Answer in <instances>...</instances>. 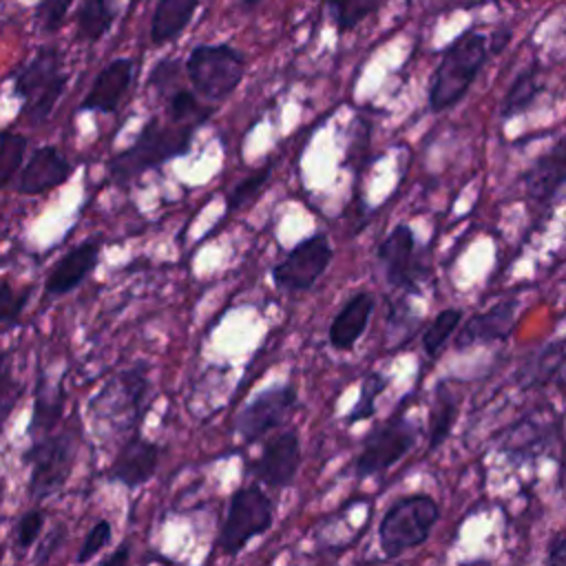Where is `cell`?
<instances>
[{"instance_id":"obj_4","label":"cell","mask_w":566,"mask_h":566,"mask_svg":"<svg viewBox=\"0 0 566 566\" xmlns=\"http://www.w3.org/2000/svg\"><path fill=\"white\" fill-rule=\"evenodd\" d=\"M69 84L57 46H40L13 77V95L24 102L22 115L29 124H44Z\"/></svg>"},{"instance_id":"obj_37","label":"cell","mask_w":566,"mask_h":566,"mask_svg":"<svg viewBox=\"0 0 566 566\" xmlns=\"http://www.w3.org/2000/svg\"><path fill=\"white\" fill-rule=\"evenodd\" d=\"M44 511L40 509H33V511H27L20 520H18V526H15V544L18 548H31L33 542L38 539L42 526H44Z\"/></svg>"},{"instance_id":"obj_19","label":"cell","mask_w":566,"mask_h":566,"mask_svg":"<svg viewBox=\"0 0 566 566\" xmlns=\"http://www.w3.org/2000/svg\"><path fill=\"white\" fill-rule=\"evenodd\" d=\"M99 250H102L99 239H86L75 248H71L69 252H64L51 268L44 283V292L49 296H64L73 292L95 270L99 261Z\"/></svg>"},{"instance_id":"obj_8","label":"cell","mask_w":566,"mask_h":566,"mask_svg":"<svg viewBox=\"0 0 566 566\" xmlns=\"http://www.w3.org/2000/svg\"><path fill=\"white\" fill-rule=\"evenodd\" d=\"M416 427L409 418L405 416H391L378 427H374L363 447L360 453L356 455L354 473L356 478H371L380 475L387 469H391L398 460H402L411 447L416 444Z\"/></svg>"},{"instance_id":"obj_30","label":"cell","mask_w":566,"mask_h":566,"mask_svg":"<svg viewBox=\"0 0 566 566\" xmlns=\"http://www.w3.org/2000/svg\"><path fill=\"white\" fill-rule=\"evenodd\" d=\"M385 0H327V9L340 33L356 29L365 18L376 13Z\"/></svg>"},{"instance_id":"obj_21","label":"cell","mask_w":566,"mask_h":566,"mask_svg":"<svg viewBox=\"0 0 566 566\" xmlns=\"http://www.w3.org/2000/svg\"><path fill=\"white\" fill-rule=\"evenodd\" d=\"M201 0H159L150 20V42L164 46L179 38L190 24Z\"/></svg>"},{"instance_id":"obj_28","label":"cell","mask_w":566,"mask_h":566,"mask_svg":"<svg viewBox=\"0 0 566 566\" xmlns=\"http://www.w3.org/2000/svg\"><path fill=\"white\" fill-rule=\"evenodd\" d=\"M462 321V310L460 307H447L436 314V318L427 325L422 334V349L429 358H436L444 343L453 336V332L460 327Z\"/></svg>"},{"instance_id":"obj_11","label":"cell","mask_w":566,"mask_h":566,"mask_svg":"<svg viewBox=\"0 0 566 566\" xmlns=\"http://www.w3.org/2000/svg\"><path fill=\"white\" fill-rule=\"evenodd\" d=\"M148 389V376H146V365L139 363L130 369H124L117 374L102 391L95 396L91 402L93 411L113 427H135L139 413H142V402Z\"/></svg>"},{"instance_id":"obj_42","label":"cell","mask_w":566,"mask_h":566,"mask_svg":"<svg viewBox=\"0 0 566 566\" xmlns=\"http://www.w3.org/2000/svg\"><path fill=\"white\" fill-rule=\"evenodd\" d=\"M511 38V31L509 29H502V31H495L493 38L489 40V53H500L504 49V44L509 42Z\"/></svg>"},{"instance_id":"obj_16","label":"cell","mask_w":566,"mask_h":566,"mask_svg":"<svg viewBox=\"0 0 566 566\" xmlns=\"http://www.w3.org/2000/svg\"><path fill=\"white\" fill-rule=\"evenodd\" d=\"M517 316V301L504 298L484 312L473 314L464 321L455 336V349H469L475 345L506 340L513 332Z\"/></svg>"},{"instance_id":"obj_14","label":"cell","mask_w":566,"mask_h":566,"mask_svg":"<svg viewBox=\"0 0 566 566\" xmlns=\"http://www.w3.org/2000/svg\"><path fill=\"white\" fill-rule=\"evenodd\" d=\"M159 455H161L159 444L153 440H146L135 431L119 447L111 469L106 471V478L111 482L124 484L126 489H137L155 475L159 467Z\"/></svg>"},{"instance_id":"obj_36","label":"cell","mask_w":566,"mask_h":566,"mask_svg":"<svg viewBox=\"0 0 566 566\" xmlns=\"http://www.w3.org/2000/svg\"><path fill=\"white\" fill-rule=\"evenodd\" d=\"M111 535H113V528H111V522H108V520L95 522V526L88 531V535L84 537V542H82V546H80L77 564H86V562H88L91 557H95L104 546H108Z\"/></svg>"},{"instance_id":"obj_31","label":"cell","mask_w":566,"mask_h":566,"mask_svg":"<svg viewBox=\"0 0 566 566\" xmlns=\"http://www.w3.org/2000/svg\"><path fill=\"white\" fill-rule=\"evenodd\" d=\"M270 175H272V161H265L254 172H250L245 179H241L237 186H232V190L226 197L228 212H234V210H241V208L250 206L268 188Z\"/></svg>"},{"instance_id":"obj_25","label":"cell","mask_w":566,"mask_h":566,"mask_svg":"<svg viewBox=\"0 0 566 566\" xmlns=\"http://www.w3.org/2000/svg\"><path fill=\"white\" fill-rule=\"evenodd\" d=\"M544 91V84L539 82L537 75V66H528L522 73L515 75V80L511 82L502 104H500V117L513 119L517 115H522L524 111H528V106L535 102V97Z\"/></svg>"},{"instance_id":"obj_38","label":"cell","mask_w":566,"mask_h":566,"mask_svg":"<svg viewBox=\"0 0 566 566\" xmlns=\"http://www.w3.org/2000/svg\"><path fill=\"white\" fill-rule=\"evenodd\" d=\"M389 318V327H391V336L396 334V332H400V336H398V340L402 343L405 338L409 340L411 338V334L416 332V327H418V316H411V312H409V305L407 307H398V305H394V310H391V314L387 316Z\"/></svg>"},{"instance_id":"obj_29","label":"cell","mask_w":566,"mask_h":566,"mask_svg":"<svg viewBox=\"0 0 566 566\" xmlns=\"http://www.w3.org/2000/svg\"><path fill=\"white\" fill-rule=\"evenodd\" d=\"M389 385V378L380 371H369L365 376V380L360 382L358 389V398L352 407V411L345 416V424H354V422H363L369 420L376 413V400L378 396L385 391V387Z\"/></svg>"},{"instance_id":"obj_33","label":"cell","mask_w":566,"mask_h":566,"mask_svg":"<svg viewBox=\"0 0 566 566\" xmlns=\"http://www.w3.org/2000/svg\"><path fill=\"white\" fill-rule=\"evenodd\" d=\"M179 75H181V64L175 57H164L159 60L148 75V84L157 91V95L161 99H166L168 95H172L175 91L181 88L179 84Z\"/></svg>"},{"instance_id":"obj_7","label":"cell","mask_w":566,"mask_h":566,"mask_svg":"<svg viewBox=\"0 0 566 566\" xmlns=\"http://www.w3.org/2000/svg\"><path fill=\"white\" fill-rule=\"evenodd\" d=\"M274 522V504L259 484L239 486L230 495L228 513L219 533V548L226 555H237L241 548L268 533Z\"/></svg>"},{"instance_id":"obj_20","label":"cell","mask_w":566,"mask_h":566,"mask_svg":"<svg viewBox=\"0 0 566 566\" xmlns=\"http://www.w3.org/2000/svg\"><path fill=\"white\" fill-rule=\"evenodd\" d=\"M371 312H374V296L369 292L354 294L336 312V316L329 323V332H327L329 345L338 352H349L365 334Z\"/></svg>"},{"instance_id":"obj_41","label":"cell","mask_w":566,"mask_h":566,"mask_svg":"<svg viewBox=\"0 0 566 566\" xmlns=\"http://www.w3.org/2000/svg\"><path fill=\"white\" fill-rule=\"evenodd\" d=\"M128 559H130V544L124 542L111 555H106L99 562V566H128Z\"/></svg>"},{"instance_id":"obj_24","label":"cell","mask_w":566,"mask_h":566,"mask_svg":"<svg viewBox=\"0 0 566 566\" xmlns=\"http://www.w3.org/2000/svg\"><path fill=\"white\" fill-rule=\"evenodd\" d=\"M458 411H460V396L447 382L438 385L436 400L429 416V451H436L447 442L455 424Z\"/></svg>"},{"instance_id":"obj_35","label":"cell","mask_w":566,"mask_h":566,"mask_svg":"<svg viewBox=\"0 0 566 566\" xmlns=\"http://www.w3.org/2000/svg\"><path fill=\"white\" fill-rule=\"evenodd\" d=\"M73 0H40L35 9V20L42 33H57L66 20Z\"/></svg>"},{"instance_id":"obj_26","label":"cell","mask_w":566,"mask_h":566,"mask_svg":"<svg viewBox=\"0 0 566 566\" xmlns=\"http://www.w3.org/2000/svg\"><path fill=\"white\" fill-rule=\"evenodd\" d=\"M113 20H115V9L111 7V0H82L75 13L77 38L93 44L108 33V29L113 27Z\"/></svg>"},{"instance_id":"obj_18","label":"cell","mask_w":566,"mask_h":566,"mask_svg":"<svg viewBox=\"0 0 566 566\" xmlns=\"http://www.w3.org/2000/svg\"><path fill=\"white\" fill-rule=\"evenodd\" d=\"M135 73V62L130 57L111 60L93 80L88 93L84 95L80 111H93L111 115L119 108L124 95L130 88Z\"/></svg>"},{"instance_id":"obj_9","label":"cell","mask_w":566,"mask_h":566,"mask_svg":"<svg viewBox=\"0 0 566 566\" xmlns=\"http://www.w3.org/2000/svg\"><path fill=\"white\" fill-rule=\"evenodd\" d=\"M334 259V248L323 232L296 243L283 261L272 268V283L290 294L307 292L325 274Z\"/></svg>"},{"instance_id":"obj_39","label":"cell","mask_w":566,"mask_h":566,"mask_svg":"<svg viewBox=\"0 0 566 566\" xmlns=\"http://www.w3.org/2000/svg\"><path fill=\"white\" fill-rule=\"evenodd\" d=\"M18 394H20V389L13 382L11 374L7 369H0V420H4L11 413V409L18 400Z\"/></svg>"},{"instance_id":"obj_27","label":"cell","mask_w":566,"mask_h":566,"mask_svg":"<svg viewBox=\"0 0 566 566\" xmlns=\"http://www.w3.org/2000/svg\"><path fill=\"white\" fill-rule=\"evenodd\" d=\"M166 111H168V117L172 124H179V126H199L203 122L210 119L214 106H208L203 104L192 91L188 88H179L175 91L172 95H168L166 99Z\"/></svg>"},{"instance_id":"obj_13","label":"cell","mask_w":566,"mask_h":566,"mask_svg":"<svg viewBox=\"0 0 566 566\" xmlns=\"http://www.w3.org/2000/svg\"><path fill=\"white\" fill-rule=\"evenodd\" d=\"M301 467V442L296 431H283L272 436L259 458L250 462L248 471L256 482H263L265 486L272 489H283L292 484Z\"/></svg>"},{"instance_id":"obj_40","label":"cell","mask_w":566,"mask_h":566,"mask_svg":"<svg viewBox=\"0 0 566 566\" xmlns=\"http://www.w3.org/2000/svg\"><path fill=\"white\" fill-rule=\"evenodd\" d=\"M546 566H566V535H564V531H557L553 535V539L548 542Z\"/></svg>"},{"instance_id":"obj_34","label":"cell","mask_w":566,"mask_h":566,"mask_svg":"<svg viewBox=\"0 0 566 566\" xmlns=\"http://www.w3.org/2000/svg\"><path fill=\"white\" fill-rule=\"evenodd\" d=\"M29 298H31V287L15 290L9 281H0V325L18 323Z\"/></svg>"},{"instance_id":"obj_10","label":"cell","mask_w":566,"mask_h":566,"mask_svg":"<svg viewBox=\"0 0 566 566\" xmlns=\"http://www.w3.org/2000/svg\"><path fill=\"white\" fill-rule=\"evenodd\" d=\"M376 261L389 287L402 294H418L422 281V261L418 256L416 234L407 223H396L376 248Z\"/></svg>"},{"instance_id":"obj_6","label":"cell","mask_w":566,"mask_h":566,"mask_svg":"<svg viewBox=\"0 0 566 566\" xmlns=\"http://www.w3.org/2000/svg\"><path fill=\"white\" fill-rule=\"evenodd\" d=\"M77 453V429L64 427L46 436L33 438L31 449L24 453L31 475L29 493L33 500H44L57 493L71 475Z\"/></svg>"},{"instance_id":"obj_22","label":"cell","mask_w":566,"mask_h":566,"mask_svg":"<svg viewBox=\"0 0 566 566\" xmlns=\"http://www.w3.org/2000/svg\"><path fill=\"white\" fill-rule=\"evenodd\" d=\"M64 411V389L62 385H51L44 376H40L38 380V389H35V402H33V418H31V427L29 433L31 438H40L51 433Z\"/></svg>"},{"instance_id":"obj_23","label":"cell","mask_w":566,"mask_h":566,"mask_svg":"<svg viewBox=\"0 0 566 566\" xmlns=\"http://www.w3.org/2000/svg\"><path fill=\"white\" fill-rule=\"evenodd\" d=\"M562 367H564V343L557 338L539 349L528 363L522 367L520 382L524 387H544L557 380L562 385Z\"/></svg>"},{"instance_id":"obj_43","label":"cell","mask_w":566,"mask_h":566,"mask_svg":"<svg viewBox=\"0 0 566 566\" xmlns=\"http://www.w3.org/2000/svg\"><path fill=\"white\" fill-rule=\"evenodd\" d=\"M0 566H2V548H0Z\"/></svg>"},{"instance_id":"obj_32","label":"cell","mask_w":566,"mask_h":566,"mask_svg":"<svg viewBox=\"0 0 566 566\" xmlns=\"http://www.w3.org/2000/svg\"><path fill=\"white\" fill-rule=\"evenodd\" d=\"M27 153V137L11 130H0V190L9 186V181L22 168V159Z\"/></svg>"},{"instance_id":"obj_5","label":"cell","mask_w":566,"mask_h":566,"mask_svg":"<svg viewBox=\"0 0 566 566\" xmlns=\"http://www.w3.org/2000/svg\"><path fill=\"white\" fill-rule=\"evenodd\" d=\"M440 520V504L427 493H413L394 502L380 520L378 542L387 557H398L424 544Z\"/></svg>"},{"instance_id":"obj_1","label":"cell","mask_w":566,"mask_h":566,"mask_svg":"<svg viewBox=\"0 0 566 566\" xmlns=\"http://www.w3.org/2000/svg\"><path fill=\"white\" fill-rule=\"evenodd\" d=\"M195 130L197 126H179V124H159L157 117L148 119L139 135L135 137V142L130 146H126L124 150L115 153L108 161H106V172L108 179L119 186L126 188L128 184H133L139 175L159 168L161 164L181 157L190 150L192 139H195Z\"/></svg>"},{"instance_id":"obj_12","label":"cell","mask_w":566,"mask_h":566,"mask_svg":"<svg viewBox=\"0 0 566 566\" xmlns=\"http://www.w3.org/2000/svg\"><path fill=\"white\" fill-rule=\"evenodd\" d=\"M296 402L298 394L292 385H272L243 405L234 418V431L245 444H252L268 431L283 424Z\"/></svg>"},{"instance_id":"obj_2","label":"cell","mask_w":566,"mask_h":566,"mask_svg":"<svg viewBox=\"0 0 566 566\" xmlns=\"http://www.w3.org/2000/svg\"><path fill=\"white\" fill-rule=\"evenodd\" d=\"M489 55V38L484 33L478 29H467L460 33L442 51V57L431 75L427 93L429 111L442 113L455 106L475 82Z\"/></svg>"},{"instance_id":"obj_3","label":"cell","mask_w":566,"mask_h":566,"mask_svg":"<svg viewBox=\"0 0 566 566\" xmlns=\"http://www.w3.org/2000/svg\"><path fill=\"white\" fill-rule=\"evenodd\" d=\"M245 69V55L230 42L197 44L184 62L192 93L208 106L226 102L239 88Z\"/></svg>"},{"instance_id":"obj_15","label":"cell","mask_w":566,"mask_h":566,"mask_svg":"<svg viewBox=\"0 0 566 566\" xmlns=\"http://www.w3.org/2000/svg\"><path fill=\"white\" fill-rule=\"evenodd\" d=\"M564 179H566V142L564 137H559L555 146L548 153L539 155L522 177L531 206L535 208L551 206L557 192L562 190Z\"/></svg>"},{"instance_id":"obj_17","label":"cell","mask_w":566,"mask_h":566,"mask_svg":"<svg viewBox=\"0 0 566 566\" xmlns=\"http://www.w3.org/2000/svg\"><path fill=\"white\" fill-rule=\"evenodd\" d=\"M73 172L71 161L57 146H40L31 153L24 168H20L18 192L22 195H44L62 186Z\"/></svg>"}]
</instances>
